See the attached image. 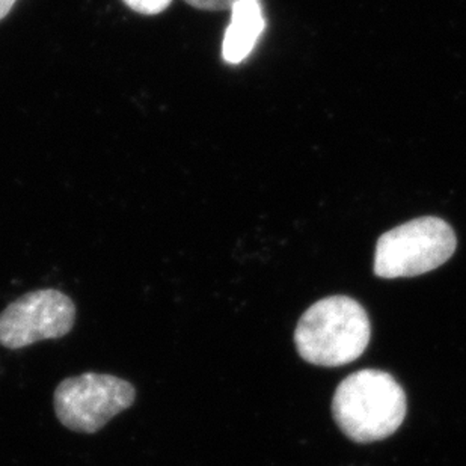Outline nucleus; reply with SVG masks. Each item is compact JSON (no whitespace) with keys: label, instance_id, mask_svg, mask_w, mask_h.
<instances>
[{"label":"nucleus","instance_id":"obj_1","mask_svg":"<svg viewBox=\"0 0 466 466\" xmlns=\"http://www.w3.org/2000/svg\"><path fill=\"white\" fill-rule=\"evenodd\" d=\"M408 401L391 374L361 370L339 383L332 410L339 429L360 444L385 440L401 426Z\"/></svg>","mask_w":466,"mask_h":466},{"label":"nucleus","instance_id":"obj_2","mask_svg":"<svg viewBox=\"0 0 466 466\" xmlns=\"http://www.w3.org/2000/svg\"><path fill=\"white\" fill-rule=\"evenodd\" d=\"M371 326L367 312L348 296L319 300L300 317L295 343L309 364L341 367L361 357L369 346Z\"/></svg>","mask_w":466,"mask_h":466},{"label":"nucleus","instance_id":"obj_3","mask_svg":"<svg viewBox=\"0 0 466 466\" xmlns=\"http://www.w3.org/2000/svg\"><path fill=\"white\" fill-rule=\"evenodd\" d=\"M456 247V234L445 220L431 216L410 220L379 238L374 273L385 279L418 277L447 263Z\"/></svg>","mask_w":466,"mask_h":466},{"label":"nucleus","instance_id":"obj_4","mask_svg":"<svg viewBox=\"0 0 466 466\" xmlns=\"http://www.w3.org/2000/svg\"><path fill=\"white\" fill-rule=\"evenodd\" d=\"M137 400L132 383L114 374L84 373L62 380L55 390V414L62 426L96 433Z\"/></svg>","mask_w":466,"mask_h":466},{"label":"nucleus","instance_id":"obj_5","mask_svg":"<svg viewBox=\"0 0 466 466\" xmlns=\"http://www.w3.org/2000/svg\"><path fill=\"white\" fill-rule=\"evenodd\" d=\"M76 320L75 302L55 289L31 291L0 314V344L17 350L66 337Z\"/></svg>","mask_w":466,"mask_h":466},{"label":"nucleus","instance_id":"obj_6","mask_svg":"<svg viewBox=\"0 0 466 466\" xmlns=\"http://www.w3.org/2000/svg\"><path fill=\"white\" fill-rule=\"evenodd\" d=\"M231 22L222 41V57L229 66H238L256 49L266 31L261 0H240L231 6Z\"/></svg>","mask_w":466,"mask_h":466},{"label":"nucleus","instance_id":"obj_7","mask_svg":"<svg viewBox=\"0 0 466 466\" xmlns=\"http://www.w3.org/2000/svg\"><path fill=\"white\" fill-rule=\"evenodd\" d=\"M128 8L142 15H157L167 11L172 0H123Z\"/></svg>","mask_w":466,"mask_h":466},{"label":"nucleus","instance_id":"obj_8","mask_svg":"<svg viewBox=\"0 0 466 466\" xmlns=\"http://www.w3.org/2000/svg\"><path fill=\"white\" fill-rule=\"evenodd\" d=\"M185 2L192 8L201 9V11H227L240 0H185Z\"/></svg>","mask_w":466,"mask_h":466},{"label":"nucleus","instance_id":"obj_9","mask_svg":"<svg viewBox=\"0 0 466 466\" xmlns=\"http://www.w3.org/2000/svg\"><path fill=\"white\" fill-rule=\"evenodd\" d=\"M15 4H17V0H0V22L11 13V9Z\"/></svg>","mask_w":466,"mask_h":466}]
</instances>
